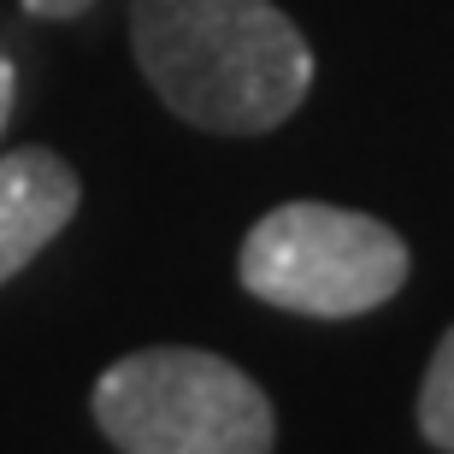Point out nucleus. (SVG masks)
<instances>
[{
    "mask_svg": "<svg viewBox=\"0 0 454 454\" xmlns=\"http://www.w3.org/2000/svg\"><path fill=\"white\" fill-rule=\"evenodd\" d=\"M95 0H24V12H35V18H77V12H89Z\"/></svg>",
    "mask_w": 454,
    "mask_h": 454,
    "instance_id": "6",
    "label": "nucleus"
},
{
    "mask_svg": "<svg viewBox=\"0 0 454 454\" xmlns=\"http://www.w3.org/2000/svg\"><path fill=\"white\" fill-rule=\"evenodd\" d=\"M12 95H18V71H12V59H0V130L12 118Z\"/></svg>",
    "mask_w": 454,
    "mask_h": 454,
    "instance_id": "7",
    "label": "nucleus"
},
{
    "mask_svg": "<svg viewBox=\"0 0 454 454\" xmlns=\"http://www.w3.org/2000/svg\"><path fill=\"white\" fill-rule=\"evenodd\" d=\"M95 419L118 454H271V402L207 348H136L95 384Z\"/></svg>",
    "mask_w": 454,
    "mask_h": 454,
    "instance_id": "2",
    "label": "nucleus"
},
{
    "mask_svg": "<svg viewBox=\"0 0 454 454\" xmlns=\"http://www.w3.org/2000/svg\"><path fill=\"white\" fill-rule=\"evenodd\" d=\"M77 171L53 148L0 153V284L18 278L77 213Z\"/></svg>",
    "mask_w": 454,
    "mask_h": 454,
    "instance_id": "4",
    "label": "nucleus"
},
{
    "mask_svg": "<svg viewBox=\"0 0 454 454\" xmlns=\"http://www.w3.org/2000/svg\"><path fill=\"white\" fill-rule=\"evenodd\" d=\"M242 289L307 319H354L407 284V242L389 224L325 201L271 207L242 242Z\"/></svg>",
    "mask_w": 454,
    "mask_h": 454,
    "instance_id": "3",
    "label": "nucleus"
},
{
    "mask_svg": "<svg viewBox=\"0 0 454 454\" xmlns=\"http://www.w3.org/2000/svg\"><path fill=\"white\" fill-rule=\"evenodd\" d=\"M130 42L153 95L219 136L278 130L313 89V53L271 0H136Z\"/></svg>",
    "mask_w": 454,
    "mask_h": 454,
    "instance_id": "1",
    "label": "nucleus"
},
{
    "mask_svg": "<svg viewBox=\"0 0 454 454\" xmlns=\"http://www.w3.org/2000/svg\"><path fill=\"white\" fill-rule=\"evenodd\" d=\"M419 431L425 442L454 454V331L437 342L431 354V372H425V389H419Z\"/></svg>",
    "mask_w": 454,
    "mask_h": 454,
    "instance_id": "5",
    "label": "nucleus"
}]
</instances>
